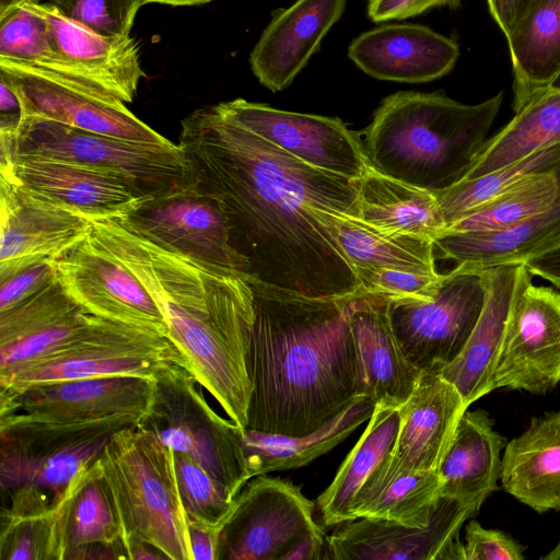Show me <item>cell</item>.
Masks as SVG:
<instances>
[{"mask_svg": "<svg viewBox=\"0 0 560 560\" xmlns=\"http://www.w3.org/2000/svg\"><path fill=\"white\" fill-rule=\"evenodd\" d=\"M126 551L128 559L131 560L166 559L162 551L144 541H138L128 546Z\"/></svg>", "mask_w": 560, "mask_h": 560, "instance_id": "cell-54", "label": "cell"}, {"mask_svg": "<svg viewBox=\"0 0 560 560\" xmlns=\"http://www.w3.org/2000/svg\"><path fill=\"white\" fill-rule=\"evenodd\" d=\"M514 112L510 122L485 141L462 179L486 175L560 142V90L546 89Z\"/></svg>", "mask_w": 560, "mask_h": 560, "instance_id": "cell-36", "label": "cell"}, {"mask_svg": "<svg viewBox=\"0 0 560 560\" xmlns=\"http://www.w3.org/2000/svg\"><path fill=\"white\" fill-rule=\"evenodd\" d=\"M57 280L50 256H25L0 261V312L36 295Z\"/></svg>", "mask_w": 560, "mask_h": 560, "instance_id": "cell-46", "label": "cell"}, {"mask_svg": "<svg viewBox=\"0 0 560 560\" xmlns=\"http://www.w3.org/2000/svg\"><path fill=\"white\" fill-rule=\"evenodd\" d=\"M65 16L104 36H130L142 0H48Z\"/></svg>", "mask_w": 560, "mask_h": 560, "instance_id": "cell-45", "label": "cell"}, {"mask_svg": "<svg viewBox=\"0 0 560 560\" xmlns=\"http://www.w3.org/2000/svg\"><path fill=\"white\" fill-rule=\"evenodd\" d=\"M399 425L398 409L375 406L359 441L342 462L331 483L317 498V508L325 526L353 520V502L362 488L390 458Z\"/></svg>", "mask_w": 560, "mask_h": 560, "instance_id": "cell-34", "label": "cell"}, {"mask_svg": "<svg viewBox=\"0 0 560 560\" xmlns=\"http://www.w3.org/2000/svg\"><path fill=\"white\" fill-rule=\"evenodd\" d=\"M527 270L560 288V247L525 264Z\"/></svg>", "mask_w": 560, "mask_h": 560, "instance_id": "cell-53", "label": "cell"}, {"mask_svg": "<svg viewBox=\"0 0 560 560\" xmlns=\"http://www.w3.org/2000/svg\"><path fill=\"white\" fill-rule=\"evenodd\" d=\"M354 272L361 269H397L438 275L433 240L374 228L354 215L334 209L312 208Z\"/></svg>", "mask_w": 560, "mask_h": 560, "instance_id": "cell-30", "label": "cell"}, {"mask_svg": "<svg viewBox=\"0 0 560 560\" xmlns=\"http://www.w3.org/2000/svg\"><path fill=\"white\" fill-rule=\"evenodd\" d=\"M462 0H369L366 14L374 23L400 21L436 8L457 9Z\"/></svg>", "mask_w": 560, "mask_h": 560, "instance_id": "cell-49", "label": "cell"}, {"mask_svg": "<svg viewBox=\"0 0 560 560\" xmlns=\"http://www.w3.org/2000/svg\"><path fill=\"white\" fill-rule=\"evenodd\" d=\"M66 553L91 545H117L121 527L98 458L84 467L66 491Z\"/></svg>", "mask_w": 560, "mask_h": 560, "instance_id": "cell-38", "label": "cell"}, {"mask_svg": "<svg viewBox=\"0 0 560 560\" xmlns=\"http://www.w3.org/2000/svg\"><path fill=\"white\" fill-rule=\"evenodd\" d=\"M58 280L5 312H0V346L10 343L79 308Z\"/></svg>", "mask_w": 560, "mask_h": 560, "instance_id": "cell-44", "label": "cell"}, {"mask_svg": "<svg viewBox=\"0 0 560 560\" xmlns=\"http://www.w3.org/2000/svg\"><path fill=\"white\" fill-rule=\"evenodd\" d=\"M348 57L383 81L424 83L450 73L459 57L455 38L420 24H385L355 37Z\"/></svg>", "mask_w": 560, "mask_h": 560, "instance_id": "cell-20", "label": "cell"}, {"mask_svg": "<svg viewBox=\"0 0 560 560\" xmlns=\"http://www.w3.org/2000/svg\"><path fill=\"white\" fill-rule=\"evenodd\" d=\"M217 107L243 128L314 167L354 180L371 166L359 133L339 118L282 110L243 98Z\"/></svg>", "mask_w": 560, "mask_h": 560, "instance_id": "cell-13", "label": "cell"}, {"mask_svg": "<svg viewBox=\"0 0 560 560\" xmlns=\"http://www.w3.org/2000/svg\"><path fill=\"white\" fill-rule=\"evenodd\" d=\"M174 460L186 521L221 529L236 497L188 455L174 452Z\"/></svg>", "mask_w": 560, "mask_h": 560, "instance_id": "cell-43", "label": "cell"}, {"mask_svg": "<svg viewBox=\"0 0 560 560\" xmlns=\"http://www.w3.org/2000/svg\"><path fill=\"white\" fill-rule=\"evenodd\" d=\"M121 527L125 549L148 542L170 560H191L174 452L138 424L112 434L98 457Z\"/></svg>", "mask_w": 560, "mask_h": 560, "instance_id": "cell-5", "label": "cell"}, {"mask_svg": "<svg viewBox=\"0 0 560 560\" xmlns=\"http://www.w3.org/2000/svg\"><path fill=\"white\" fill-rule=\"evenodd\" d=\"M89 232L158 304L194 375L218 380L245 365L255 311L244 277L166 249L115 218L92 221Z\"/></svg>", "mask_w": 560, "mask_h": 560, "instance_id": "cell-3", "label": "cell"}, {"mask_svg": "<svg viewBox=\"0 0 560 560\" xmlns=\"http://www.w3.org/2000/svg\"><path fill=\"white\" fill-rule=\"evenodd\" d=\"M191 560H218L220 529L187 522Z\"/></svg>", "mask_w": 560, "mask_h": 560, "instance_id": "cell-50", "label": "cell"}, {"mask_svg": "<svg viewBox=\"0 0 560 560\" xmlns=\"http://www.w3.org/2000/svg\"><path fill=\"white\" fill-rule=\"evenodd\" d=\"M504 438L481 409L462 415L438 469L441 497L480 506L499 489Z\"/></svg>", "mask_w": 560, "mask_h": 560, "instance_id": "cell-29", "label": "cell"}, {"mask_svg": "<svg viewBox=\"0 0 560 560\" xmlns=\"http://www.w3.org/2000/svg\"><path fill=\"white\" fill-rule=\"evenodd\" d=\"M142 417L117 415L89 421H58L24 412L0 415L2 494L32 490L57 503L74 477L102 454L112 434Z\"/></svg>", "mask_w": 560, "mask_h": 560, "instance_id": "cell-7", "label": "cell"}, {"mask_svg": "<svg viewBox=\"0 0 560 560\" xmlns=\"http://www.w3.org/2000/svg\"><path fill=\"white\" fill-rule=\"evenodd\" d=\"M52 261L58 280L86 312L167 337V325L158 304L89 231L54 256Z\"/></svg>", "mask_w": 560, "mask_h": 560, "instance_id": "cell-15", "label": "cell"}, {"mask_svg": "<svg viewBox=\"0 0 560 560\" xmlns=\"http://www.w3.org/2000/svg\"><path fill=\"white\" fill-rule=\"evenodd\" d=\"M347 0H296L272 13L249 56L253 73L271 92L287 89L318 51Z\"/></svg>", "mask_w": 560, "mask_h": 560, "instance_id": "cell-23", "label": "cell"}, {"mask_svg": "<svg viewBox=\"0 0 560 560\" xmlns=\"http://www.w3.org/2000/svg\"><path fill=\"white\" fill-rule=\"evenodd\" d=\"M440 499L438 471L397 474L363 489L353 502L352 517L425 527L430 524Z\"/></svg>", "mask_w": 560, "mask_h": 560, "instance_id": "cell-37", "label": "cell"}, {"mask_svg": "<svg viewBox=\"0 0 560 560\" xmlns=\"http://www.w3.org/2000/svg\"><path fill=\"white\" fill-rule=\"evenodd\" d=\"M15 156L63 162L106 174L125 183L140 199L194 185L178 144L136 142L38 117H23L15 136L0 133V168Z\"/></svg>", "mask_w": 560, "mask_h": 560, "instance_id": "cell-6", "label": "cell"}, {"mask_svg": "<svg viewBox=\"0 0 560 560\" xmlns=\"http://www.w3.org/2000/svg\"><path fill=\"white\" fill-rule=\"evenodd\" d=\"M59 501L49 510L1 516L0 560H65V530Z\"/></svg>", "mask_w": 560, "mask_h": 560, "instance_id": "cell-42", "label": "cell"}, {"mask_svg": "<svg viewBox=\"0 0 560 560\" xmlns=\"http://www.w3.org/2000/svg\"><path fill=\"white\" fill-rule=\"evenodd\" d=\"M362 289L385 296H429L442 273L424 275L397 269H361L355 272Z\"/></svg>", "mask_w": 560, "mask_h": 560, "instance_id": "cell-47", "label": "cell"}, {"mask_svg": "<svg viewBox=\"0 0 560 560\" xmlns=\"http://www.w3.org/2000/svg\"><path fill=\"white\" fill-rule=\"evenodd\" d=\"M505 37L516 110L548 89L560 71V0H532Z\"/></svg>", "mask_w": 560, "mask_h": 560, "instance_id": "cell-32", "label": "cell"}, {"mask_svg": "<svg viewBox=\"0 0 560 560\" xmlns=\"http://www.w3.org/2000/svg\"><path fill=\"white\" fill-rule=\"evenodd\" d=\"M2 77L18 95L23 117L54 120L119 139L170 144L168 139L135 116L119 100H107L52 80L28 68L0 60Z\"/></svg>", "mask_w": 560, "mask_h": 560, "instance_id": "cell-17", "label": "cell"}, {"mask_svg": "<svg viewBox=\"0 0 560 560\" xmlns=\"http://www.w3.org/2000/svg\"><path fill=\"white\" fill-rule=\"evenodd\" d=\"M153 382L141 425L173 452L191 457L236 497L252 479L243 447L244 429L212 410L186 366L166 363Z\"/></svg>", "mask_w": 560, "mask_h": 560, "instance_id": "cell-8", "label": "cell"}, {"mask_svg": "<svg viewBox=\"0 0 560 560\" xmlns=\"http://www.w3.org/2000/svg\"><path fill=\"white\" fill-rule=\"evenodd\" d=\"M480 505L441 497L430 524L410 527L362 517L326 537V558L336 560H465L459 532Z\"/></svg>", "mask_w": 560, "mask_h": 560, "instance_id": "cell-14", "label": "cell"}, {"mask_svg": "<svg viewBox=\"0 0 560 560\" xmlns=\"http://www.w3.org/2000/svg\"><path fill=\"white\" fill-rule=\"evenodd\" d=\"M39 3L42 0H0V12L15 4L21 3Z\"/></svg>", "mask_w": 560, "mask_h": 560, "instance_id": "cell-56", "label": "cell"}, {"mask_svg": "<svg viewBox=\"0 0 560 560\" xmlns=\"http://www.w3.org/2000/svg\"><path fill=\"white\" fill-rule=\"evenodd\" d=\"M115 219L166 249L248 277L249 264L232 245L223 209L195 185L144 200Z\"/></svg>", "mask_w": 560, "mask_h": 560, "instance_id": "cell-12", "label": "cell"}, {"mask_svg": "<svg viewBox=\"0 0 560 560\" xmlns=\"http://www.w3.org/2000/svg\"><path fill=\"white\" fill-rule=\"evenodd\" d=\"M559 382L560 293L530 281L512 306L493 387L546 394Z\"/></svg>", "mask_w": 560, "mask_h": 560, "instance_id": "cell-16", "label": "cell"}, {"mask_svg": "<svg viewBox=\"0 0 560 560\" xmlns=\"http://www.w3.org/2000/svg\"><path fill=\"white\" fill-rule=\"evenodd\" d=\"M324 533L300 488L266 475L242 488L219 535L218 560H289L306 537Z\"/></svg>", "mask_w": 560, "mask_h": 560, "instance_id": "cell-11", "label": "cell"}, {"mask_svg": "<svg viewBox=\"0 0 560 560\" xmlns=\"http://www.w3.org/2000/svg\"><path fill=\"white\" fill-rule=\"evenodd\" d=\"M559 166L560 142L538 149L486 175L459 180L436 195L446 228L469 210L510 189L528 175L552 171Z\"/></svg>", "mask_w": 560, "mask_h": 560, "instance_id": "cell-40", "label": "cell"}, {"mask_svg": "<svg viewBox=\"0 0 560 560\" xmlns=\"http://www.w3.org/2000/svg\"><path fill=\"white\" fill-rule=\"evenodd\" d=\"M441 257L470 269L523 264L560 247V192L544 211L493 232L444 231L434 240Z\"/></svg>", "mask_w": 560, "mask_h": 560, "instance_id": "cell-27", "label": "cell"}, {"mask_svg": "<svg viewBox=\"0 0 560 560\" xmlns=\"http://www.w3.org/2000/svg\"><path fill=\"white\" fill-rule=\"evenodd\" d=\"M178 147L194 185L223 209L253 279L316 299L362 291L351 264L312 208L354 214L353 180L308 165L223 115L217 105L182 120Z\"/></svg>", "mask_w": 560, "mask_h": 560, "instance_id": "cell-1", "label": "cell"}, {"mask_svg": "<svg viewBox=\"0 0 560 560\" xmlns=\"http://www.w3.org/2000/svg\"><path fill=\"white\" fill-rule=\"evenodd\" d=\"M467 409L454 385L438 372L422 371L413 392L398 408L400 425L390 458L362 490L397 474L438 471Z\"/></svg>", "mask_w": 560, "mask_h": 560, "instance_id": "cell-18", "label": "cell"}, {"mask_svg": "<svg viewBox=\"0 0 560 560\" xmlns=\"http://www.w3.org/2000/svg\"><path fill=\"white\" fill-rule=\"evenodd\" d=\"M502 488L538 513L560 511V411L533 418L505 444Z\"/></svg>", "mask_w": 560, "mask_h": 560, "instance_id": "cell-28", "label": "cell"}, {"mask_svg": "<svg viewBox=\"0 0 560 560\" xmlns=\"http://www.w3.org/2000/svg\"><path fill=\"white\" fill-rule=\"evenodd\" d=\"M45 18L54 48L109 93L131 103L145 75L139 44L130 36H104L65 16L48 2L32 3Z\"/></svg>", "mask_w": 560, "mask_h": 560, "instance_id": "cell-25", "label": "cell"}, {"mask_svg": "<svg viewBox=\"0 0 560 560\" xmlns=\"http://www.w3.org/2000/svg\"><path fill=\"white\" fill-rule=\"evenodd\" d=\"M465 560H523L524 547L511 535L481 526L470 520L465 525Z\"/></svg>", "mask_w": 560, "mask_h": 560, "instance_id": "cell-48", "label": "cell"}, {"mask_svg": "<svg viewBox=\"0 0 560 560\" xmlns=\"http://www.w3.org/2000/svg\"><path fill=\"white\" fill-rule=\"evenodd\" d=\"M362 371L363 396L376 406L398 409L413 392L421 371L408 359L396 338L387 299L362 291L349 304Z\"/></svg>", "mask_w": 560, "mask_h": 560, "instance_id": "cell-24", "label": "cell"}, {"mask_svg": "<svg viewBox=\"0 0 560 560\" xmlns=\"http://www.w3.org/2000/svg\"><path fill=\"white\" fill-rule=\"evenodd\" d=\"M354 217L380 230L434 240L446 224L431 191L386 176L372 166L353 180Z\"/></svg>", "mask_w": 560, "mask_h": 560, "instance_id": "cell-31", "label": "cell"}, {"mask_svg": "<svg viewBox=\"0 0 560 560\" xmlns=\"http://www.w3.org/2000/svg\"><path fill=\"white\" fill-rule=\"evenodd\" d=\"M0 261L54 257L84 236L92 221L42 200L0 177Z\"/></svg>", "mask_w": 560, "mask_h": 560, "instance_id": "cell-26", "label": "cell"}, {"mask_svg": "<svg viewBox=\"0 0 560 560\" xmlns=\"http://www.w3.org/2000/svg\"><path fill=\"white\" fill-rule=\"evenodd\" d=\"M246 280L255 319L245 429L289 436L315 432L363 396L349 320L355 295L316 299Z\"/></svg>", "mask_w": 560, "mask_h": 560, "instance_id": "cell-2", "label": "cell"}, {"mask_svg": "<svg viewBox=\"0 0 560 560\" xmlns=\"http://www.w3.org/2000/svg\"><path fill=\"white\" fill-rule=\"evenodd\" d=\"M560 192V166L534 173L523 180L469 210L445 231L493 232L512 228L546 210Z\"/></svg>", "mask_w": 560, "mask_h": 560, "instance_id": "cell-39", "label": "cell"}, {"mask_svg": "<svg viewBox=\"0 0 560 560\" xmlns=\"http://www.w3.org/2000/svg\"><path fill=\"white\" fill-rule=\"evenodd\" d=\"M153 387V378L141 376L40 384L13 394H0V415L19 411L58 421H89L126 413L144 417Z\"/></svg>", "mask_w": 560, "mask_h": 560, "instance_id": "cell-19", "label": "cell"}, {"mask_svg": "<svg viewBox=\"0 0 560 560\" xmlns=\"http://www.w3.org/2000/svg\"><path fill=\"white\" fill-rule=\"evenodd\" d=\"M541 559H545V560H560V540L557 542V545L546 556H542Z\"/></svg>", "mask_w": 560, "mask_h": 560, "instance_id": "cell-57", "label": "cell"}, {"mask_svg": "<svg viewBox=\"0 0 560 560\" xmlns=\"http://www.w3.org/2000/svg\"><path fill=\"white\" fill-rule=\"evenodd\" d=\"M489 13L506 36L532 0H486Z\"/></svg>", "mask_w": 560, "mask_h": 560, "instance_id": "cell-52", "label": "cell"}, {"mask_svg": "<svg viewBox=\"0 0 560 560\" xmlns=\"http://www.w3.org/2000/svg\"><path fill=\"white\" fill-rule=\"evenodd\" d=\"M0 173L28 194L91 221L126 215L148 200L117 178L63 162L15 156Z\"/></svg>", "mask_w": 560, "mask_h": 560, "instance_id": "cell-21", "label": "cell"}, {"mask_svg": "<svg viewBox=\"0 0 560 560\" xmlns=\"http://www.w3.org/2000/svg\"><path fill=\"white\" fill-rule=\"evenodd\" d=\"M23 118L22 106L12 86L0 77V132L15 133Z\"/></svg>", "mask_w": 560, "mask_h": 560, "instance_id": "cell-51", "label": "cell"}, {"mask_svg": "<svg viewBox=\"0 0 560 560\" xmlns=\"http://www.w3.org/2000/svg\"><path fill=\"white\" fill-rule=\"evenodd\" d=\"M486 299L479 319L462 352L438 372L455 386L465 406L494 390L493 376L514 301L532 281L523 264L482 269Z\"/></svg>", "mask_w": 560, "mask_h": 560, "instance_id": "cell-22", "label": "cell"}, {"mask_svg": "<svg viewBox=\"0 0 560 560\" xmlns=\"http://www.w3.org/2000/svg\"><path fill=\"white\" fill-rule=\"evenodd\" d=\"M170 362L187 368L185 359L167 337L109 322L92 337L0 376V394H13L40 384L84 378H153L156 371Z\"/></svg>", "mask_w": 560, "mask_h": 560, "instance_id": "cell-10", "label": "cell"}, {"mask_svg": "<svg viewBox=\"0 0 560 560\" xmlns=\"http://www.w3.org/2000/svg\"><path fill=\"white\" fill-rule=\"evenodd\" d=\"M109 322L79 307L10 343L0 346V376L57 353L98 332Z\"/></svg>", "mask_w": 560, "mask_h": 560, "instance_id": "cell-41", "label": "cell"}, {"mask_svg": "<svg viewBox=\"0 0 560 560\" xmlns=\"http://www.w3.org/2000/svg\"><path fill=\"white\" fill-rule=\"evenodd\" d=\"M144 4L147 3H163V4H171V5H192V4H200V3H207L212 0H142Z\"/></svg>", "mask_w": 560, "mask_h": 560, "instance_id": "cell-55", "label": "cell"}, {"mask_svg": "<svg viewBox=\"0 0 560 560\" xmlns=\"http://www.w3.org/2000/svg\"><path fill=\"white\" fill-rule=\"evenodd\" d=\"M375 402L358 397L323 428L303 436L244 429L243 447L250 478L305 466L335 448L374 412Z\"/></svg>", "mask_w": 560, "mask_h": 560, "instance_id": "cell-35", "label": "cell"}, {"mask_svg": "<svg viewBox=\"0 0 560 560\" xmlns=\"http://www.w3.org/2000/svg\"><path fill=\"white\" fill-rule=\"evenodd\" d=\"M548 89L560 90V71L555 77Z\"/></svg>", "mask_w": 560, "mask_h": 560, "instance_id": "cell-58", "label": "cell"}, {"mask_svg": "<svg viewBox=\"0 0 560 560\" xmlns=\"http://www.w3.org/2000/svg\"><path fill=\"white\" fill-rule=\"evenodd\" d=\"M386 299L393 331L408 359L421 372H440L458 357L479 319L483 270L455 265L429 296Z\"/></svg>", "mask_w": 560, "mask_h": 560, "instance_id": "cell-9", "label": "cell"}, {"mask_svg": "<svg viewBox=\"0 0 560 560\" xmlns=\"http://www.w3.org/2000/svg\"><path fill=\"white\" fill-rule=\"evenodd\" d=\"M0 60L103 98L119 100L54 48L45 18L30 2L0 12Z\"/></svg>", "mask_w": 560, "mask_h": 560, "instance_id": "cell-33", "label": "cell"}, {"mask_svg": "<svg viewBox=\"0 0 560 560\" xmlns=\"http://www.w3.org/2000/svg\"><path fill=\"white\" fill-rule=\"evenodd\" d=\"M502 100V92L475 105L442 92L388 95L363 131L369 163L386 176L438 195L464 177Z\"/></svg>", "mask_w": 560, "mask_h": 560, "instance_id": "cell-4", "label": "cell"}]
</instances>
